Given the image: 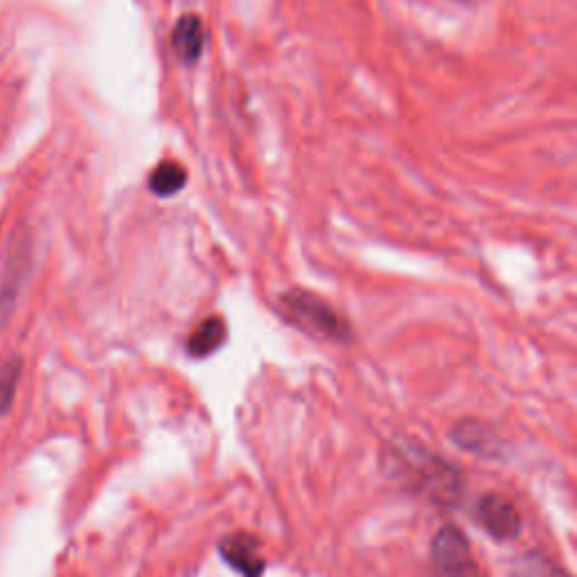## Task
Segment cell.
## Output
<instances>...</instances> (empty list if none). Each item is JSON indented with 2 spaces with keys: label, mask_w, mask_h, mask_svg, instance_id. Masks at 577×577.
<instances>
[{
  "label": "cell",
  "mask_w": 577,
  "mask_h": 577,
  "mask_svg": "<svg viewBox=\"0 0 577 577\" xmlns=\"http://www.w3.org/2000/svg\"><path fill=\"white\" fill-rule=\"evenodd\" d=\"M185 183H188V172L185 167L176 161H163L154 167L152 176H149V190H152L156 197H174L179 194Z\"/></svg>",
  "instance_id": "cell-9"
},
{
  "label": "cell",
  "mask_w": 577,
  "mask_h": 577,
  "mask_svg": "<svg viewBox=\"0 0 577 577\" xmlns=\"http://www.w3.org/2000/svg\"><path fill=\"white\" fill-rule=\"evenodd\" d=\"M512 577H571L562 566H557L553 559L546 557L544 553H537V550H530V553H523L512 564Z\"/></svg>",
  "instance_id": "cell-10"
},
{
  "label": "cell",
  "mask_w": 577,
  "mask_h": 577,
  "mask_svg": "<svg viewBox=\"0 0 577 577\" xmlns=\"http://www.w3.org/2000/svg\"><path fill=\"white\" fill-rule=\"evenodd\" d=\"M282 312L289 323L309 336L325 341H345L350 336V327L345 318L321 296L305 289H291L280 296Z\"/></svg>",
  "instance_id": "cell-1"
},
{
  "label": "cell",
  "mask_w": 577,
  "mask_h": 577,
  "mask_svg": "<svg viewBox=\"0 0 577 577\" xmlns=\"http://www.w3.org/2000/svg\"><path fill=\"white\" fill-rule=\"evenodd\" d=\"M30 271V242L28 239H14L7 248V260L0 273V334L10 323V318L19 303L21 289Z\"/></svg>",
  "instance_id": "cell-3"
},
{
  "label": "cell",
  "mask_w": 577,
  "mask_h": 577,
  "mask_svg": "<svg viewBox=\"0 0 577 577\" xmlns=\"http://www.w3.org/2000/svg\"><path fill=\"white\" fill-rule=\"evenodd\" d=\"M228 339V325L221 316H210L190 334L188 352L194 359H206L215 354Z\"/></svg>",
  "instance_id": "cell-8"
},
{
  "label": "cell",
  "mask_w": 577,
  "mask_h": 577,
  "mask_svg": "<svg viewBox=\"0 0 577 577\" xmlns=\"http://www.w3.org/2000/svg\"><path fill=\"white\" fill-rule=\"evenodd\" d=\"M476 517L481 521V526L499 541L517 539L523 530L517 505L508 496L496 492L481 496V501L476 505Z\"/></svg>",
  "instance_id": "cell-4"
},
{
  "label": "cell",
  "mask_w": 577,
  "mask_h": 577,
  "mask_svg": "<svg viewBox=\"0 0 577 577\" xmlns=\"http://www.w3.org/2000/svg\"><path fill=\"white\" fill-rule=\"evenodd\" d=\"M451 438H454L458 447L472 451L476 456L494 458L499 454V440H496L494 433L487 429L483 422L476 420L458 422L454 426V431H451Z\"/></svg>",
  "instance_id": "cell-7"
},
{
  "label": "cell",
  "mask_w": 577,
  "mask_h": 577,
  "mask_svg": "<svg viewBox=\"0 0 577 577\" xmlns=\"http://www.w3.org/2000/svg\"><path fill=\"white\" fill-rule=\"evenodd\" d=\"M203 43H206V28H203V21L197 14H185L176 21V28L172 32V46L176 57H179L183 64H197Z\"/></svg>",
  "instance_id": "cell-6"
},
{
  "label": "cell",
  "mask_w": 577,
  "mask_h": 577,
  "mask_svg": "<svg viewBox=\"0 0 577 577\" xmlns=\"http://www.w3.org/2000/svg\"><path fill=\"white\" fill-rule=\"evenodd\" d=\"M21 372H23V359L19 354H14V357H10L3 366H0V417L12 411L16 390H19Z\"/></svg>",
  "instance_id": "cell-11"
},
{
  "label": "cell",
  "mask_w": 577,
  "mask_h": 577,
  "mask_svg": "<svg viewBox=\"0 0 577 577\" xmlns=\"http://www.w3.org/2000/svg\"><path fill=\"white\" fill-rule=\"evenodd\" d=\"M219 555L224 557L228 566H233L244 577H262L266 568L260 539L248 535V532H235V535L221 539Z\"/></svg>",
  "instance_id": "cell-5"
},
{
  "label": "cell",
  "mask_w": 577,
  "mask_h": 577,
  "mask_svg": "<svg viewBox=\"0 0 577 577\" xmlns=\"http://www.w3.org/2000/svg\"><path fill=\"white\" fill-rule=\"evenodd\" d=\"M431 568L436 577H481L463 530L445 526L431 541Z\"/></svg>",
  "instance_id": "cell-2"
}]
</instances>
